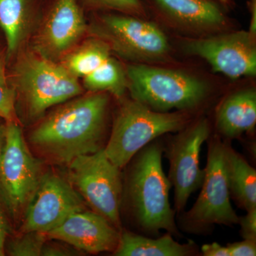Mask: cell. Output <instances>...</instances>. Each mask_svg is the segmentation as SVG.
Wrapping results in <instances>:
<instances>
[{
  "mask_svg": "<svg viewBox=\"0 0 256 256\" xmlns=\"http://www.w3.org/2000/svg\"><path fill=\"white\" fill-rule=\"evenodd\" d=\"M109 97L90 92L60 104L32 131L30 141L42 154L69 164L104 149Z\"/></svg>",
  "mask_w": 256,
  "mask_h": 256,
  "instance_id": "1",
  "label": "cell"
},
{
  "mask_svg": "<svg viewBox=\"0 0 256 256\" xmlns=\"http://www.w3.org/2000/svg\"><path fill=\"white\" fill-rule=\"evenodd\" d=\"M82 210V198L66 180L55 174H44L24 216L22 232L46 234Z\"/></svg>",
  "mask_w": 256,
  "mask_h": 256,
  "instance_id": "13",
  "label": "cell"
},
{
  "mask_svg": "<svg viewBox=\"0 0 256 256\" xmlns=\"http://www.w3.org/2000/svg\"><path fill=\"white\" fill-rule=\"evenodd\" d=\"M22 236L10 239L5 244L4 254L11 256H42L46 235L41 232H22Z\"/></svg>",
  "mask_w": 256,
  "mask_h": 256,
  "instance_id": "24",
  "label": "cell"
},
{
  "mask_svg": "<svg viewBox=\"0 0 256 256\" xmlns=\"http://www.w3.org/2000/svg\"><path fill=\"white\" fill-rule=\"evenodd\" d=\"M8 210L0 196V256H4V246L6 238L11 232Z\"/></svg>",
  "mask_w": 256,
  "mask_h": 256,
  "instance_id": "27",
  "label": "cell"
},
{
  "mask_svg": "<svg viewBox=\"0 0 256 256\" xmlns=\"http://www.w3.org/2000/svg\"><path fill=\"white\" fill-rule=\"evenodd\" d=\"M46 0H0V28L4 35L8 64L30 40Z\"/></svg>",
  "mask_w": 256,
  "mask_h": 256,
  "instance_id": "16",
  "label": "cell"
},
{
  "mask_svg": "<svg viewBox=\"0 0 256 256\" xmlns=\"http://www.w3.org/2000/svg\"><path fill=\"white\" fill-rule=\"evenodd\" d=\"M0 118L20 124L16 107V94L8 72L6 47H0Z\"/></svg>",
  "mask_w": 256,
  "mask_h": 256,
  "instance_id": "22",
  "label": "cell"
},
{
  "mask_svg": "<svg viewBox=\"0 0 256 256\" xmlns=\"http://www.w3.org/2000/svg\"><path fill=\"white\" fill-rule=\"evenodd\" d=\"M249 9L252 13V20H250L249 33L252 36H256V0H250L248 3Z\"/></svg>",
  "mask_w": 256,
  "mask_h": 256,
  "instance_id": "30",
  "label": "cell"
},
{
  "mask_svg": "<svg viewBox=\"0 0 256 256\" xmlns=\"http://www.w3.org/2000/svg\"><path fill=\"white\" fill-rule=\"evenodd\" d=\"M227 144L218 138L208 144L201 192L191 210L182 212L180 226L184 232L207 233L214 225L233 226L239 216L230 201L226 170Z\"/></svg>",
  "mask_w": 256,
  "mask_h": 256,
  "instance_id": "7",
  "label": "cell"
},
{
  "mask_svg": "<svg viewBox=\"0 0 256 256\" xmlns=\"http://www.w3.org/2000/svg\"><path fill=\"white\" fill-rule=\"evenodd\" d=\"M188 119L182 111L158 112L134 99L124 100L114 116L104 152L122 169L146 144L166 133L181 130Z\"/></svg>",
  "mask_w": 256,
  "mask_h": 256,
  "instance_id": "4",
  "label": "cell"
},
{
  "mask_svg": "<svg viewBox=\"0 0 256 256\" xmlns=\"http://www.w3.org/2000/svg\"><path fill=\"white\" fill-rule=\"evenodd\" d=\"M48 238L89 254L112 252L118 245L120 230L96 212L80 210L46 234Z\"/></svg>",
  "mask_w": 256,
  "mask_h": 256,
  "instance_id": "14",
  "label": "cell"
},
{
  "mask_svg": "<svg viewBox=\"0 0 256 256\" xmlns=\"http://www.w3.org/2000/svg\"><path fill=\"white\" fill-rule=\"evenodd\" d=\"M164 146L152 141L133 156L126 183L131 215L144 234L165 230L178 235L174 210L170 202L171 182L162 164Z\"/></svg>",
  "mask_w": 256,
  "mask_h": 256,
  "instance_id": "2",
  "label": "cell"
},
{
  "mask_svg": "<svg viewBox=\"0 0 256 256\" xmlns=\"http://www.w3.org/2000/svg\"><path fill=\"white\" fill-rule=\"evenodd\" d=\"M210 136V124L202 118L180 130L164 146L170 162L168 176L174 188V210L178 214L184 210L190 197L203 183L205 170L200 169V152Z\"/></svg>",
  "mask_w": 256,
  "mask_h": 256,
  "instance_id": "11",
  "label": "cell"
},
{
  "mask_svg": "<svg viewBox=\"0 0 256 256\" xmlns=\"http://www.w3.org/2000/svg\"><path fill=\"white\" fill-rule=\"evenodd\" d=\"M111 52L105 42L90 36L82 40L60 63L76 77L82 78L108 60Z\"/></svg>",
  "mask_w": 256,
  "mask_h": 256,
  "instance_id": "20",
  "label": "cell"
},
{
  "mask_svg": "<svg viewBox=\"0 0 256 256\" xmlns=\"http://www.w3.org/2000/svg\"><path fill=\"white\" fill-rule=\"evenodd\" d=\"M226 170L230 196L246 212L256 208V171L232 146H226Z\"/></svg>",
  "mask_w": 256,
  "mask_h": 256,
  "instance_id": "19",
  "label": "cell"
},
{
  "mask_svg": "<svg viewBox=\"0 0 256 256\" xmlns=\"http://www.w3.org/2000/svg\"><path fill=\"white\" fill-rule=\"evenodd\" d=\"M92 13L88 34L105 42L111 52L124 60L150 63L169 54V41L156 24L114 12Z\"/></svg>",
  "mask_w": 256,
  "mask_h": 256,
  "instance_id": "5",
  "label": "cell"
},
{
  "mask_svg": "<svg viewBox=\"0 0 256 256\" xmlns=\"http://www.w3.org/2000/svg\"><path fill=\"white\" fill-rule=\"evenodd\" d=\"M77 0H46L31 37L32 50L60 62L88 34V23Z\"/></svg>",
  "mask_w": 256,
  "mask_h": 256,
  "instance_id": "10",
  "label": "cell"
},
{
  "mask_svg": "<svg viewBox=\"0 0 256 256\" xmlns=\"http://www.w3.org/2000/svg\"><path fill=\"white\" fill-rule=\"evenodd\" d=\"M6 122L4 119L0 118V160L4 151L5 143H6Z\"/></svg>",
  "mask_w": 256,
  "mask_h": 256,
  "instance_id": "31",
  "label": "cell"
},
{
  "mask_svg": "<svg viewBox=\"0 0 256 256\" xmlns=\"http://www.w3.org/2000/svg\"><path fill=\"white\" fill-rule=\"evenodd\" d=\"M226 247L230 256H256V240L244 239L242 242L229 244Z\"/></svg>",
  "mask_w": 256,
  "mask_h": 256,
  "instance_id": "26",
  "label": "cell"
},
{
  "mask_svg": "<svg viewBox=\"0 0 256 256\" xmlns=\"http://www.w3.org/2000/svg\"><path fill=\"white\" fill-rule=\"evenodd\" d=\"M69 168L72 182L88 204L120 230V169L106 156L104 149L75 158Z\"/></svg>",
  "mask_w": 256,
  "mask_h": 256,
  "instance_id": "9",
  "label": "cell"
},
{
  "mask_svg": "<svg viewBox=\"0 0 256 256\" xmlns=\"http://www.w3.org/2000/svg\"><path fill=\"white\" fill-rule=\"evenodd\" d=\"M201 250L204 256H230L228 248L216 242L202 246Z\"/></svg>",
  "mask_w": 256,
  "mask_h": 256,
  "instance_id": "29",
  "label": "cell"
},
{
  "mask_svg": "<svg viewBox=\"0 0 256 256\" xmlns=\"http://www.w3.org/2000/svg\"><path fill=\"white\" fill-rule=\"evenodd\" d=\"M82 79V87L89 92H109L118 98L128 88L126 70L112 56Z\"/></svg>",
  "mask_w": 256,
  "mask_h": 256,
  "instance_id": "21",
  "label": "cell"
},
{
  "mask_svg": "<svg viewBox=\"0 0 256 256\" xmlns=\"http://www.w3.org/2000/svg\"><path fill=\"white\" fill-rule=\"evenodd\" d=\"M42 176L41 162L32 156L20 124L6 122L0 160V196L10 216L18 220L24 216Z\"/></svg>",
  "mask_w": 256,
  "mask_h": 256,
  "instance_id": "8",
  "label": "cell"
},
{
  "mask_svg": "<svg viewBox=\"0 0 256 256\" xmlns=\"http://www.w3.org/2000/svg\"><path fill=\"white\" fill-rule=\"evenodd\" d=\"M222 4H228L229 3V0H218Z\"/></svg>",
  "mask_w": 256,
  "mask_h": 256,
  "instance_id": "33",
  "label": "cell"
},
{
  "mask_svg": "<svg viewBox=\"0 0 256 256\" xmlns=\"http://www.w3.org/2000/svg\"><path fill=\"white\" fill-rule=\"evenodd\" d=\"M4 46H5L4 35H3L1 28H0V47Z\"/></svg>",
  "mask_w": 256,
  "mask_h": 256,
  "instance_id": "32",
  "label": "cell"
},
{
  "mask_svg": "<svg viewBox=\"0 0 256 256\" xmlns=\"http://www.w3.org/2000/svg\"><path fill=\"white\" fill-rule=\"evenodd\" d=\"M246 212V214L239 217L240 234L244 239L256 240V208Z\"/></svg>",
  "mask_w": 256,
  "mask_h": 256,
  "instance_id": "25",
  "label": "cell"
},
{
  "mask_svg": "<svg viewBox=\"0 0 256 256\" xmlns=\"http://www.w3.org/2000/svg\"><path fill=\"white\" fill-rule=\"evenodd\" d=\"M256 124V92L244 89L228 96L216 112V126L227 138H236L252 131Z\"/></svg>",
  "mask_w": 256,
  "mask_h": 256,
  "instance_id": "17",
  "label": "cell"
},
{
  "mask_svg": "<svg viewBox=\"0 0 256 256\" xmlns=\"http://www.w3.org/2000/svg\"><path fill=\"white\" fill-rule=\"evenodd\" d=\"M126 74L132 98L158 112L194 108L208 94L206 82L180 70L140 64L129 66Z\"/></svg>",
  "mask_w": 256,
  "mask_h": 256,
  "instance_id": "6",
  "label": "cell"
},
{
  "mask_svg": "<svg viewBox=\"0 0 256 256\" xmlns=\"http://www.w3.org/2000/svg\"><path fill=\"white\" fill-rule=\"evenodd\" d=\"M85 12H114L144 18L146 10L142 0H77Z\"/></svg>",
  "mask_w": 256,
  "mask_h": 256,
  "instance_id": "23",
  "label": "cell"
},
{
  "mask_svg": "<svg viewBox=\"0 0 256 256\" xmlns=\"http://www.w3.org/2000/svg\"><path fill=\"white\" fill-rule=\"evenodd\" d=\"M193 242L181 244L168 233L158 238L143 236L130 232L120 233L116 256H188L196 252Z\"/></svg>",
  "mask_w": 256,
  "mask_h": 256,
  "instance_id": "18",
  "label": "cell"
},
{
  "mask_svg": "<svg viewBox=\"0 0 256 256\" xmlns=\"http://www.w3.org/2000/svg\"><path fill=\"white\" fill-rule=\"evenodd\" d=\"M256 36L248 32H236L194 38L186 42L190 54L206 60L214 72L230 78L255 76Z\"/></svg>",
  "mask_w": 256,
  "mask_h": 256,
  "instance_id": "12",
  "label": "cell"
},
{
  "mask_svg": "<svg viewBox=\"0 0 256 256\" xmlns=\"http://www.w3.org/2000/svg\"><path fill=\"white\" fill-rule=\"evenodd\" d=\"M80 250H74V248H68L60 245V244H46L44 246L42 250V256H68L78 255Z\"/></svg>",
  "mask_w": 256,
  "mask_h": 256,
  "instance_id": "28",
  "label": "cell"
},
{
  "mask_svg": "<svg viewBox=\"0 0 256 256\" xmlns=\"http://www.w3.org/2000/svg\"><path fill=\"white\" fill-rule=\"evenodd\" d=\"M8 76L26 118L41 119L50 108L82 95L78 78L60 62L47 60L30 48H23L8 64Z\"/></svg>",
  "mask_w": 256,
  "mask_h": 256,
  "instance_id": "3",
  "label": "cell"
},
{
  "mask_svg": "<svg viewBox=\"0 0 256 256\" xmlns=\"http://www.w3.org/2000/svg\"><path fill=\"white\" fill-rule=\"evenodd\" d=\"M165 22L183 31L195 34L220 30L226 23L220 5L214 0H142Z\"/></svg>",
  "mask_w": 256,
  "mask_h": 256,
  "instance_id": "15",
  "label": "cell"
}]
</instances>
